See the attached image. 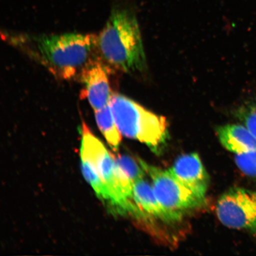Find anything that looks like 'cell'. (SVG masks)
<instances>
[{
    "mask_svg": "<svg viewBox=\"0 0 256 256\" xmlns=\"http://www.w3.org/2000/svg\"><path fill=\"white\" fill-rule=\"evenodd\" d=\"M216 213L224 226L256 236V192L232 188L220 198Z\"/></svg>",
    "mask_w": 256,
    "mask_h": 256,
    "instance_id": "cell-6",
    "label": "cell"
},
{
    "mask_svg": "<svg viewBox=\"0 0 256 256\" xmlns=\"http://www.w3.org/2000/svg\"><path fill=\"white\" fill-rule=\"evenodd\" d=\"M138 162L152 180L156 199L176 220L180 219L185 211L194 209L204 203V199L180 183L169 170H163L140 159Z\"/></svg>",
    "mask_w": 256,
    "mask_h": 256,
    "instance_id": "cell-5",
    "label": "cell"
},
{
    "mask_svg": "<svg viewBox=\"0 0 256 256\" xmlns=\"http://www.w3.org/2000/svg\"><path fill=\"white\" fill-rule=\"evenodd\" d=\"M222 145L236 154L256 150V138L244 124H230L217 129Z\"/></svg>",
    "mask_w": 256,
    "mask_h": 256,
    "instance_id": "cell-10",
    "label": "cell"
},
{
    "mask_svg": "<svg viewBox=\"0 0 256 256\" xmlns=\"http://www.w3.org/2000/svg\"><path fill=\"white\" fill-rule=\"evenodd\" d=\"M116 160L118 166L126 172L133 183L137 179L144 177L146 172H144L142 166L140 164L139 166L138 162L130 156H118Z\"/></svg>",
    "mask_w": 256,
    "mask_h": 256,
    "instance_id": "cell-12",
    "label": "cell"
},
{
    "mask_svg": "<svg viewBox=\"0 0 256 256\" xmlns=\"http://www.w3.org/2000/svg\"><path fill=\"white\" fill-rule=\"evenodd\" d=\"M110 105L121 134L146 144L153 152L161 151L168 137L164 117L147 110L120 94H113Z\"/></svg>",
    "mask_w": 256,
    "mask_h": 256,
    "instance_id": "cell-4",
    "label": "cell"
},
{
    "mask_svg": "<svg viewBox=\"0 0 256 256\" xmlns=\"http://www.w3.org/2000/svg\"><path fill=\"white\" fill-rule=\"evenodd\" d=\"M108 67L100 60H95L83 70L80 79L84 86L82 98H88L96 111L110 104L112 95Z\"/></svg>",
    "mask_w": 256,
    "mask_h": 256,
    "instance_id": "cell-7",
    "label": "cell"
},
{
    "mask_svg": "<svg viewBox=\"0 0 256 256\" xmlns=\"http://www.w3.org/2000/svg\"><path fill=\"white\" fill-rule=\"evenodd\" d=\"M236 115L242 124L256 138V103L242 107L238 111Z\"/></svg>",
    "mask_w": 256,
    "mask_h": 256,
    "instance_id": "cell-14",
    "label": "cell"
},
{
    "mask_svg": "<svg viewBox=\"0 0 256 256\" xmlns=\"http://www.w3.org/2000/svg\"><path fill=\"white\" fill-rule=\"evenodd\" d=\"M133 197L136 206L146 218H155L166 222L177 220L161 206L156 199L153 187L144 179V177L137 179L134 182Z\"/></svg>",
    "mask_w": 256,
    "mask_h": 256,
    "instance_id": "cell-9",
    "label": "cell"
},
{
    "mask_svg": "<svg viewBox=\"0 0 256 256\" xmlns=\"http://www.w3.org/2000/svg\"><path fill=\"white\" fill-rule=\"evenodd\" d=\"M82 129V161L97 172L110 194V206L122 214L140 220L142 213L133 197L134 183L117 164L116 158L106 148L85 123Z\"/></svg>",
    "mask_w": 256,
    "mask_h": 256,
    "instance_id": "cell-3",
    "label": "cell"
},
{
    "mask_svg": "<svg viewBox=\"0 0 256 256\" xmlns=\"http://www.w3.org/2000/svg\"><path fill=\"white\" fill-rule=\"evenodd\" d=\"M235 162L240 170L256 180V150L236 154Z\"/></svg>",
    "mask_w": 256,
    "mask_h": 256,
    "instance_id": "cell-13",
    "label": "cell"
},
{
    "mask_svg": "<svg viewBox=\"0 0 256 256\" xmlns=\"http://www.w3.org/2000/svg\"><path fill=\"white\" fill-rule=\"evenodd\" d=\"M98 50L108 67L127 72L142 71L146 56L136 16L128 10L114 8L98 36Z\"/></svg>",
    "mask_w": 256,
    "mask_h": 256,
    "instance_id": "cell-2",
    "label": "cell"
},
{
    "mask_svg": "<svg viewBox=\"0 0 256 256\" xmlns=\"http://www.w3.org/2000/svg\"><path fill=\"white\" fill-rule=\"evenodd\" d=\"M96 120L102 134L114 151H116L122 140L121 133L114 119L110 105L95 111Z\"/></svg>",
    "mask_w": 256,
    "mask_h": 256,
    "instance_id": "cell-11",
    "label": "cell"
},
{
    "mask_svg": "<svg viewBox=\"0 0 256 256\" xmlns=\"http://www.w3.org/2000/svg\"><path fill=\"white\" fill-rule=\"evenodd\" d=\"M8 39L53 75L63 80L80 78L86 67L100 60L98 36L94 34H21Z\"/></svg>",
    "mask_w": 256,
    "mask_h": 256,
    "instance_id": "cell-1",
    "label": "cell"
},
{
    "mask_svg": "<svg viewBox=\"0 0 256 256\" xmlns=\"http://www.w3.org/2000/svg\"><path fill=\"white\" fill-rule=\"evenodd\" d=\"M169 170L180 183L204 199L209 178L198 154L180 156Z\"/></svg>",
    "mask_w": 256,
    "mask_h": 256,
    "instance_id": "cell-8",
    "label": "cell"
}]
</instances>
